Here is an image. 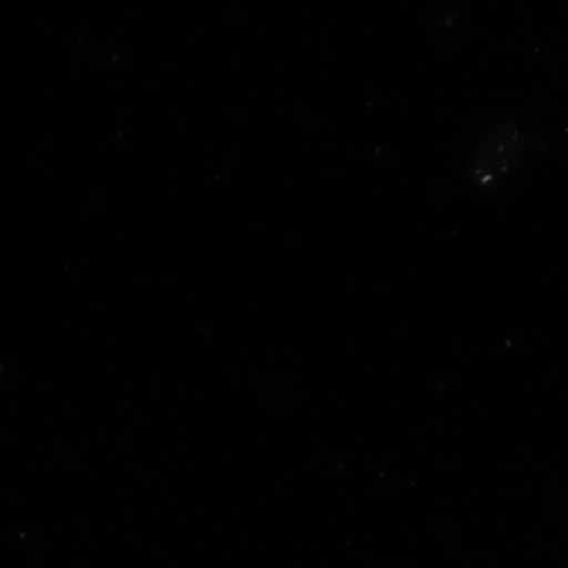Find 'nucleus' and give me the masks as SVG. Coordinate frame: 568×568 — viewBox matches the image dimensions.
I'll return each instance as SVG.
<instances>
[{
  "label": "nucleus",
  "instance_id": "obj_1",
  "mask_svg": "<svg viewBox=\"0 0 568 568\" xmlns=\"http://www.w3.org/2000/svg\"><path fill=\"white\" fill-rule=\"evenodd\" d=\"M523 138L511 126H496L477 141L470 159V175L481 189H489L510 171L523 153Z\"/></svg>",
  "mask_w": 568,
  "mask_h": 568
}]
</instances>
